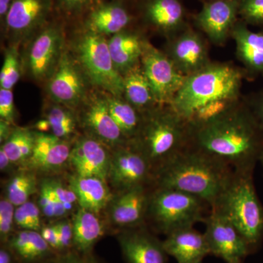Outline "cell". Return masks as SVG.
<instances>
[{"label":"cell","mask_w":263,"mask_h":263,"mask_svg":"<svg viewBox=\"0 0 263 263\" xmlns=\"http://www.w3.org/2000/svg\"><path fill=\"white\" fill-rule=\"evenodd\" d=\"M89 83L75 57L65 48L56 70L46 81V92L52 102L76 110L89 95Z\"/></svg>","instance_id":"9c48e42d"},{"label":"cell","mask_w":263,"mask_h":263,"mask_svg":"<svg viewBox=\"0 0 263 263\" xmlns=\"http://www.w3.org/2000/svg\"><path fill=\"white\" fill-rule=\"evenodd\" d=\"M73 143L64 141L51 133L37 131L34 151L22 168L42 174H51L68 164Z\"/></svg>","instance_id":"7402d4cb"},{"label":"cell","mask_w":263,"mask_h":263,"mask_svg":"<svg viewBox=\"0 0 263 263\" xmlns=\"http://www.w3.org/2000/svg\"><path fill=\"white\" fill-rule=\"evenodd\" d=\"M152 191L147 185L134 186L119 192L108 207L109 221L112 226L126 230L144 226L147 219Z\"/></svg>","instance_id":"ac0fdd59"},{"label":"cell","mask_w":263,"mask_h":263,"mask_svg":"<svg viewBox=\"0 0 263 263\" xmlns=\"http://www.w3.org/2000/svg\"><path fill=\"white\" fill-rule=\"evenodd\" d=\"M0 263H18L13 251L7 245L0 247Z\"/></svg>","instance_id":"7dc6e473"},{"label":"cell","mask_w":263,"mask_h":263,"mask_svg":"<svg viewBox=\"0 0 263 263\" xmlns=\"http://www.w3.org/2000/svg\"><path fill=\"white\" fill-rule=\"evenodd\" d=\"M243 76L234 66L212 62L186 76L170 106L187 122L209 119L239 100Z\"/></svg>","instance_id":"7a4b0ae2"},{"label":"cell","mask_w":263,"mask_h":263,"mask_svg":"<svg viewBox=\"0 0 263 263\" xmlns=\"http://www.w3.org/2000/svg\"><path fill=\"white\" fill-rule=\"evenodd\" d=\"M209 205L201 199L168 188L155 187L151 193L146 220L155 229L167 235L177 230L205 222Z\"/></svg>","instance_id":"8992f818"},{"label":"cell","mask_w":263,"mask_h":263,"mask_svg":"<svg viewBox=\"0 0 263 263\" xmlns=\"http://www.w3.org/2000/svg\"><path fill=\"white\" fill-rule=\"evenodd\" d=\"M211 210L228 219L251 249L262 241L263 205L256 193L253 174L234 171L229 184Z\"/></svg>","instance_id":"5b68a950"},{"label":"cell","mask_w":263,"mask_h":263,"mask_svg":"<svg viewBox=\"0 0 263 263\" xmlns=\"http://www.w3.org/2000/svg\"><path fill=\"white\" fill-rule=\"evenodd\" d=\"M18 52V45H10L5 50L4 61L0 72V88L13 89L20 79L22 62Z\"/></svg>","instance_id":"836d02e7"},{"label":"cell","mask_w":263,"mask_h":263,"mask_svg":"<svg viewBox=\"0 0 263 263\" xmlns=\"http://www.w3.org/2000/svg\"><path fill=\"white\" fill-rule=\"evenodd\" d=\"M202 1H203V3H205V2L212 1V0H202Z\"/></svg>","instance_id":"f5cc1de1"},{"label":"cell","mask_w":263,"mask_h":263,"mask_svg":"<svg viewBox=\"0 0 263 263\" xmlns=\"http://www.w3.org/2000/svg\"><path fill=\"white\" fill-rule=\"evenodd\" d=\"M146 40L139 32L127 29L108 40L110 56L116 69L124 75L141 62Z\"/></svg>","instance_id":"d4e9b609"},{"label":"cell","mask_w":263,"mask_h":263,"mask_svg":"<svg viewBox=\"0 0 263 263\" xmlns=\"http://www.w3.org/2000/svg\"><path fill=\"white\" fill-rule=\"evenodd\" d=\"M259 162L262 164L263 167V150L262 152H261L260 156H259Z\"/></svg>","instance_id":"816d5d0a"},{"label":"cell","mask_w":263,"mask_h":263,"mask_svg":"<svg viewBox=\"0 0 263 263\" xmlns=\"http://www.w3.org/2000/svg\"><path fill=\"white\" fill-rule=\"evenodd\" d=\"M130 143L146 157L155 174L190 146L188 122L170 105H159L143 114L140 130Z\"/></svg>","instance_id":"277c9868"},{"label":"cell","mask_w":263,"mask_h":263,"mask_svg":"<svg viewBox=\"0 0 263 263\" xmlns=\"http://www.w3.org/2000/svg\"><path fill=\"white\" fill-rule=\"evenodd\" d=\"M164 53L185 76L195 73L212 62L203 37L189 26L179 34L169 39Z\"/></svg>","instance_id":"2e32d148"},{"label":"cell","mask_w":263,"mask_h":263,"mask_svg":"<svg viewBox=\"0 0 263 263\" xmlns=\"http://www.w3.org/2000/svg\"><path fill=\"white\" fill-rule=\"evenodd\" d=\"M72 215V251L84 255L92 254L95 246L105 235V224L99 214L81 208H79Z\"/></svg>","instance_id":"4316f807"},{"label":"cell","mask_w":263,"mask_h":263,"mask_svg":"<svg viewBox=\"0 0 263 263\" xmlns=\"http://www.w3.org/2000/svg\"><path fill=\"white\" fill-rule=\"evenodd\" d=\"M168 256L178 263H200L210 254L205 235L193 228H184L166 235L162 241Z\"/></svg>","instance_id":"603a6c76"},{"label":"cell","mask_w":263,"mask_h":263,"mask_svg":"<svg viewBox=\"0 0 263 263\" xmlns=\"http://www.w3.org/2000/svg\"><path fill=\"white\" fill-rule=\"evenodd\" d=\"M101 142L88 136L73 142L68 164L73 174L97 177L108 182L112 152Z\"/></svg>","instance_id":"e0dca14e"},{"label":"cell","mask_w":263,"mask_h":263,"mask_svg":"<svg viewBox=\"0 0 263 263\" xmlns=\"http://www.w3.org/2000/svg\"><path fill=\"white\" fill-rule=\"evenodd\" d=\"M75 39L72 54L89 84L114 96H124V77L116 69L106 37L81 27Z\"/></svg>","instance_id":"52a82bcc"},{"label":"cell","mask_w":263,"mask_h":263,"mask_svg":"<svg viewBox=\"0 0 263 263\" xmlns=\"http://www.w3.org/2000/svg\"><path fill=\"white\" fill-rule=\"evenodd\" d=\"M54 11L53 0H13L3 32L20 45L33 36L51 20Z\"/></svg>","instance_id":"30bf717a"},{"label":"cell","mask_w":263,"mask_h":263,"mask_svg":"<svg viewBox=\"0 0 263 263\" xmlns=\"http://www.w3.org/2000/svg\"><path fill=\"white\" fill-rule=\"evenodd\" d=\"M18 263H45L57 255L40 232L18 230L6 243Z\"/></svg>","instance_id":"83f0119b"},{"label":"cell","mask_w":263,"mask_h":263,"mask_svg":"<svg viewBox=\"0 0 263 263\" xmlns=\"http://www.w3.org/2000/svg\"><path fill=\"white\" fill-rule=\"evenodd\" d=\"M123 77L124 84L123 97L137 110L144 114L160 105L156 100L141 62L128 70Z\"/></svg>","instance_id":"f1b7e54d"},{"label":"cell","mask_w":263,"mask_h":263,"mask_svg":"<svg viewBox=\"0 0 263 263\" xmlns=\"http://www.w3.org/2000/svg\"><path fill=\"white\" fill-rule=\"evenodd\" d=\"M129 1L138 2V0H129Z\"/></svg>","instance_id":"db71d44e"},{"label":"cell","mask_w":263,"mask_h":263,"mask_svg":"<svg viewBox=\"0 0 263 263\" xmlns=\"http://www.w3.org/2000/svg\"><path fill=\"white\" fill-rule=\"evenodd\" d=\"M137 3L143 23L168 39L188 27L181 0H138Z\"/></svg>","instance_id":"d6986e66"},{"label":"cell","mask_w":263,"mask_h":263,"mask_svg":"<svg viewBox=\"0 0 263 263\" xmlns=\"http://www.w3.org/2000/svg\"><path fill=\"white\" fill-rule=\"evenodd\" d=\"M188 124L189 147L234 171L253 174L263 150V133L247 104L238 100L209 119Z\"/></svg>","instance_id":"6da1fadb"},{"label":"cell","mask_w":263,"mask_h":263,"mask_svg":"<svg viewBox=\"0 0 263 263\" xmlns=\"http://www.w3.org/2000/svg\"><path fill=\"white\" fill-rule=\"evenodd\" d=\"M67 184L77 197L79 208L100 214L113 198L108 182L97 177L71 175Z\"/></svg>","instance_id":"484cf974"},{"label":"cell","mask_w":263,"mask_h":263,"mask_svg":"<svg viewBox=\"0 0 263 263\" xmlns=\"http://www.w3.org/2000/svg\"><path fill=\"white\" fill-rule=\"evenodd\" d=\"M64 27L62 18H51L29 41L22 65L33 80L46 83L56 70L66 48Z\"/></svg>","instance_id":"ba28073f"},{"label":"cell","mask_w":263,"mask_h":263,"mask_svg":"<svg viewBox=\"0 0 263 263\" xmlns=\"http://www.w3.org/2000/svg\"><path fill=\"white\" fill-rule=\"evenodd\" d=\"M39 190L37 174L28 169L22 168L13 174L5 186V195L15 207L26 202Z\"/></svg>","instance_id":"d6a6232c"},{"label":"cell","mask_w":263,"mask_h":263,"mask_svg":"<svg viewBox=\"0 0 263 263\" xmlns=\"http://www.w3.org/2000/svg\"><path fill=\"white\" fill-rule=\"evenodd\" d=\"M117 240L127 263H167L168 254L162 241L145 229L144 226L122 230Z\"/></svg>","instance_id":"ffe728a7"},{"label":"cell","mask_w":263,"mask_h":263,"mask_svg":"<svg viewBox=\"0 0 263 263\" xmlns=\"http://www.w3.org/2000/svg\"><path fill=\"white\" fill-rule=\"evenodd\" d=\"M240 0H212L203 3L194 23L216 46L224 44L238 22Z\"/></svg>","instance_id":"9a60e30c"},{"label":"cell","mask_w":263,"mask_h":263,"mask_svg":"<svg viewBox=\"0 0 263 263\" xmlns=\"http://www.w3.org/2000/svg\"><path fill=\"white\" fill-rule=\"evenodd\" d=\"M15 206L4 196L0 200V241L6 245L15 233Z\"/></svg>","instance_id":"f35d334b"},{"label":"cell","mask_w":263,"mask_h":263,"mask_svg":"<svg viewBox=\"0 0 263 263\" xmlns=\"http://www.w3.org/2000/svg\"><path fill=\"white\" fill-rule=\"evenodd\" d=\"M12 3L13 0H0V24L2 30H4Z\"/></svg>","instance_id":"bcb514c9"},{"label":"cell","mask_w":263,"mask_h":263,"mask_svg":"<svg viewBox=\"0 0 263 263\" xmlns=\"http://www.w3.org/2000/svg\"><path fill=\"white\" fill-rule=\"evenodd\" d=\"M42 213L37 204L34 202H26L15 207V224L18 230L41 231L42 224Z\"/></svg>","instance_id":"d590c367"},{"label":"cell","mask_w":263,"mask_h":263,"mask_svg":"<svg viewBox=\"0 0 263 263\" xmlns=\"http://www.w3.org/2000/svg\"><path fill=\"white\" fill-rule=\"evenodd\" d=\"M37 131L27 127H14L11 134L1 144L12 162L23 167L34 151Z\"/></svg>","instance_id":"1f68e13d"},{"label":"cell","mask_w":263,"mask_h":263,"mask_svg":"<svg viewBox=\"0 0 263 263\" xmlns=\"http://www.w3.org/2000/svg\"><path fill=\"white\" fill-rule=\"evenodd\" d=\"M126 1L128 0H105L84 15L81 27L105 37L129 29L134 17Z\"/></svg>","instance_id":"44dd1931"},{"label":"cell","mask_w":263,"mask_h":263,"mask_svg":"<svg viewBox=\"0 0 263 263\" xmlns=\"http://www.w3.org/2000/svg\"><path fill=\"white\" fill-rule=\"evenodd\" d=\"M234 171L228 164L188 147L154 174V187L179 190L212 209L229 184Z\"/></svg>","instance_id":"3957f363"},{"label":"cell","mask_w":263,"mask_h":263,"mask_svg":"<svg viewBox=\"0 0 263 263\" xmlns=\"http://www.w3.org/2000/svg\"><path fill=\"white\" fill-rule=\"evenodd\" d=\"M43 239L46 240V243L50 246V247L57 254H60V238H59L58 230H57L55 223L52 224H43L41 231H40Z\"/></svg>","instance_id":"ee69618b"},{"label":"cell","mask_w":263,"mask_h":263,"mask_svg":"<svg viewBox=\"0 0 263 263\" xmlns=\"http://www.w3.org/2000/svg\"><path fill=\"white\" fill-rule=\"evenodd\" d=\"M238 14L247 24L263 26V0H240Z\"/></svg>","instance_id":"ab89813d"},{"label":"cell","mask_w":263,"mask_h":263,"mask_svg":"<svg viewBox=\"0 0 263 263\" xmlns=\"http://www.w3.org/2000/svg\"><path fill=\"white\" fill-rule=\"evenodd\" d=\"M107 105L110 115L118 127L129 142L133 141L141 128L143 114L137 110L124 97H117L107 93Z\"/></svg>","instance_id":"f546056e"},{"label":"cell","mask_w":263,"mask_h":263,"mask_svg":"<svg viewBox=\"0 0 263 263\" xmlns=\"http://www.w3.org/2000/svg\"><path fill=\"white\" fill-rule=\"evenodd\" d=\"M45 263H103L92 254L84 255L72 252L57 254Z\"/></svg>","instance_id":"7bdbcfd3"},{"label":"cell","mask_w":263,"mask_h":263,"mask_svg":"<svg viewBox=\"0 0 263 263\" xmlns=\"http://www.w3.org/2000/svg\"><path fill=\"white\" fill-rule=\"evenodd\" d=\"M141 65L160 105H170L186 79L163 51L148 41L145 43Z\"/></svg>","instance_id":"7c38bea8"},{"label":"cell","mask_w":263,"mask_h":263,"mask_svg":"<svg viewBox=\"0 0 263 263\" xmlns=\"http://www.w3.org/2000/svg\"><path fill=\"white\" fill-rule=\"evenodd\" d=\"M75 110L54 102L49 104L45 109L43 118L49 123L51 133L64 141L76 140L77 128L80 124Z\"/></svg>","instance_id":"4dcf8cb0"},{"label":"cell","mask_w":263,"mask_h":263,"mask_svg":"<svg viewBox=\"0 0 263 263\" xmlns=\"http://www.w3.org/2000/svg\"><path fill=\"white\" fill-rule=\"evenodd\" d=\"M15 118L13 91L0 88V120L15 125Z\"/></svg>","instance_id":"b9f144b4"},{"label":"cell","mask_w":263,"mask_h":263,"mask_svg":"<svg viewBox=\"0 0 263 263\" xmlns=\"http://www.w3.org/2000/svg\"><path fill=\"white\" fill-rule=\"evenodd\" d=\"M37 205L43 216L50 220L57 221L70 215L65 208L57 201L46 183L41 180L37 192Z\"/></svg>","instance_id":"e575fe53"},{"label":"cell","mask_w":263,"mask_h":263,"mask_svg":"<svg viewBox=\"0 0 263 263\" xmlns=\"http://www.w3.org/2000/svg\"><path fill=\"white\" fill-rule=\"evenodd\" d=\"M153 179L149 162L131 143L113 150L108 182L118 193L152 183Z\"/></svg>","instance_id":"4fadbf2b"},{"label":"cell","mask_w":263,"mask_h":263,"mask_svg":"<svg viewBox=\"0 0 263 263\" xmlns=\"http://www.w3.org/2000/svg\"><path fill=\"white\" fill-rule=\"evenodd\" d=\"M15 125H13L10 123L0 120V142H1V144H3L8 139Z\"/></svg>","instance_id":"681fc988"},{"label":"cell","mask_w":263,"mask_h":263,"mask_svg":"<svg viewBox=\"0 0 263 263\" xmlns=\"http://www.w3.org/2000/svg\"><path fill=\"white\" fill-rule=\"evenodd\" d=\"M200 263H202V262H200Z\"/></svg>","instance_id":"11a10c76"},{"label":"cell","mask_w":263,"mask_h":263,"mask_svg":"<svg viewBox=\"0 0 263 263\" xmlns=\"http://www.w3.org/2000/svg\"><path fill=\"white\" fill-rule=\"evenodd\" d=\"M42 181L46 183L57 201L65 208L70 215L79 209L77 197L68 184H65L56 178H44Z\"/></svg>","instance_id":"74e56055"},{"label":"cell","mask_w":263,"mask_h":263,"mask_svg":"<svg viewBox=\"0 0 263 263\" xmlns=\"http://www.w3.org/2000/svg\"><path fill=\"white\" fill-rule=\"evenodd\" d=\"M204 223L203 234L210 254L226 263H243L252 249L236 228L226 217L212 210Z\"/></svg>","instance_id":"5bb4252c"},{"label":"cell","mask_w":263,"mask_h":263,"mask_svg":"<svg viewBox=\"0 0 263 263\" xmlns=\"http://www.w3.org/2000/svg\"><path fill=\"white\" fill-rule=\"evenodd\" d=\"M59 238H60V254H66L72 252L73 245V230L71 219L67 218L59 219L54 221Z\"/></svg>","instance_id":"60d3db41"},{"label":"cell","mask_w":263,"mask_h":263,"mask_svg":"<svg viewBox=\"0 0 263 263\" xmlns=\"http://www.w3.org/2000/svg\"><path fill=\"white\" fill-rule=\"evenodd\" d=\"M230 37L234 40L237 57L247 72L252 76H263V32H253L248 24L238 20Z\"/></svg>","instance_id":"cb8c5ba5"},{"label":"cell","mask_w":263,"mask_h":263,"mask_svg":"<svg viewBox=\"0 0 263 263\" xmlns=\"http://www.w3.org/2000/svg\"><path fill=\"white\" fill-rule=\"evenodd\" d=\"M247 105L263 133V93L254 97Z\"/></svg>","instance_id":"f6af8a7d"},{"label":"cell","mask_w":263,"mask_h":263,"mask_svg":"<svg viewBox=\"0 0 263 263\" xmlns=\"http://www.w3.org/2000/svg\"><path fill=\"white\" fill-rule=\"evenodd\" d=\"M79 108V124L86 132V136L98 140L112 150L130 143L110 115L105 95L89 92Z\"/></svg>","instance_id":"8fae6325"},{"label":"cell","mask_w":263,"mask_h":263,"mask_svg":"<svg viewBox=\"0 0 263 263\" xmlns=\"http://www.w3.org/2000/svg\"><path fill=\"white\" fill-rule=\"evenodd\" d=\"M105 0H53L54 11L66 18H81Z\"/></svg>","instance_id":"8d00e7d4"},{"label":"cell","mask_w":263,"mask_h":263,"mask_svg":"<svg viewBox=\"0 0 263 263\" xmlns=\"http://www.w3.org/2000/svg\"><path fill=\"white\" fill-rule=\"evenodd\" d=\"M35 129L40 133H51L49 123L44 118L36 123Z\"/></svg>","instance_id":"f907efd6"},{"label":"cell","mask_w":263,"mask_h":263,"mask_svg":"<svg viewBox=\"0 0 263 263\" xmlns=\"http://www.w3.org/2000/svg\"><path fill=\"white\" fill-rule=\"evenodd\" d=\"M15 164L12 162L10 157L3 148H0V170L3 173H9Z\"/></svg>","instance_id":"c3c4849f"}]
</instances>
